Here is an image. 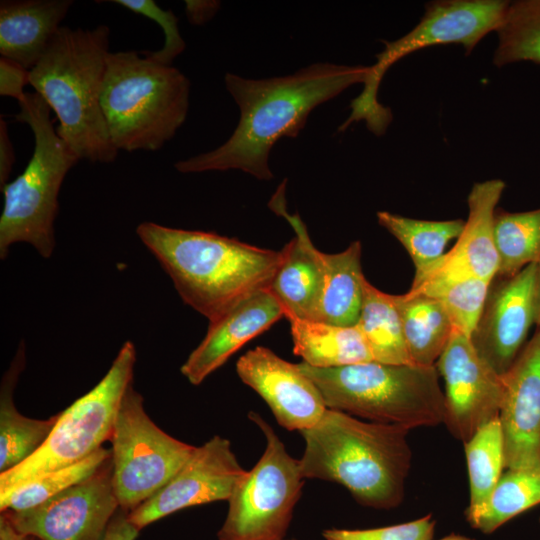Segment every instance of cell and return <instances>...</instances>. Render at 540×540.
I'll use <instances>...</instances> for the list:
<instances>
[{
	"label": "cell",
	"mask_w": 540,
	"mask_h": 540,
	"mask_svg": "<svg viewBox=\"0 0 540 540\" xmlns=\"http://www.w3.org/2000/svg\"><path fill=\"white\" fill-rule=\"evenodd\" d=\"M369 66L327 62L311 64L287 76L248 79L227 73V91L240 110L239 122L219 147L180 160V173L238 169L258 180L273 178L270 152L283 137H296L309 114L356 83H364Z\"/></svg>",
	"instance_id": "1"
},
{
	"label": "cell",
	"mask_w": 540,
	"mask_h": 540,
	"mask_svg": "<svg viewBox=\"0 0 540 540\" xmlns=\"http://www.w3.org/2000/svg\"><path fill=\"white\" fill-rule=\"evenodd\" d=\"M136 232L184 303L209 322L268 289L284 255L283 249H264L214 232L149 221L139 224Z\"/></svg>",
	"instance_id": "2"
},
{
	"label": "cell",
	"mask_w": 540,
	"mask_h": 540,
	"mask_svg": "<svg viewBox=\"0 0 540 540\" xmlns=\"http://www.w3.org/2000/svg\"><path fill=\"white\" fill-rule=\"evenodd\" d=\"M408 431L327 408L318 423L300 431L305 440L302 475L341 484L364 506L396 507L411 463Z\"/></svg>",
	"instance_id": "3"
},
{
	"label": "cell",
	"mask_w": 540,
	"mask_h": 540,
	"mask_svg": "<svg viewBox=\"0 0 540 540\" xmlns=\"http://www.w3.org/2000/svg\"><path fill=\"white\" fill-rule=\"evenodd\" d=\"M110 28L61 26L39 62L30 85L59 120L58 136L92 163H112L118 156L103 116L100 96L110 54Z\"/></svg>",
	"instance_id": "4"
},
{
	"label": "cell",
	"mask_w": 540,
	"mask_h": 540,
	"mask_svg": "<svg viewBox=\"0 0 540 540\" xmlns=\"http://www.w3.org/2000/svg\"><path fill=\"white\" fill-rule=\"evenodd\" d=\"M190 81L176 67L135 50L110 52L100 103L113 146L158 151L185 122Z\"/></svg>",
	"instance_id": "5"
},
{
	"label": "cell",
	"mask_w": 540,
	"mask_h": 540,
	"mask_svg": "<svg viewBox=\"0 0 540 540\" xmlns=\"http://www.w3.org/2000/svg\"><path fill=\"white\" fill-rule=\"evenodd\" d=\"M298 367L317 386L328 409L408 430L444 423V393L435 365L373 360L335 368L301 362Z\"/></svg>",
	"instance_id": "6"
},
{
	"label": "cell",
	"mask_w": 540,
	"mask_h": 540,
	"mask_svg": "<svg viewBox=\"0 0 540 540\" xmlns=\"http://www.w3.org/2000/svg\"><path fill=\"white\" fill-rule=\"evenodd\" d=\"M14 116L34 135L33 154L24 171L1 190L4 206L0 217V257L11 245L26 242L45 258L55 246L54 222L58 195L65 176L80 160L61 139L51 120V109L37 92L25 93Z\"/></svg>",
	"instance_id": "7"
},
{
	"label": "cell",
	"mask_w": 540,
	"mask_h": 540,
	"mask_svg": "<svg viewBox=\"0 0 540 540\" xmlns=\"http://www.w3.org/2000/svg\"><path fill=\"white\" fill-rule=\"evenodd\" d=\"M509 3L502 0L428 3L423 18L409 33L395 41H384V49L376 54V63L369 66L363 90L351 102V113L338 132L364 120L372 133L384 134L392 121V112L378 101L377 93L386 71L401 58L429 46L458 43L470 53L485 35L499 28Z\"/></svg>",
	"instance_id": "8"
},
{
	"label": "cell",
	"mask_w": 540,
	"mask_h": 540,
	"mask_svg": "<svg viewBox=\"0 0 540 540\" xmlns=\"http://www.w3.org/2000/svg\"><path fill=\"white\" fill-rule=\"evenodd\" d=\"M135 361L134 344L127 341L105 376L60 412L41 448L16 468L0 473V498L30 479L85 459L110 440L121 400L133 383Z\"/></svg>",
	"instance_id": "9"
},
{
	"label": "cell",
	"mask_w": 540,
	"mask_h": 540,
	"mask_svg": "<svg viewBox=\"0 0 540 540\" xmlns=\"http://www.w3.org/2000/svg\"><path fill=\"white\" fill-rule=\"evenodd\" d=\"M250 420L263 432L266 448L236 482L219 540H284L305 478L273 428L256 412Z\"/></svg>",
	"instance_id": "10"
},
{
	"label": "cell",
	"mask_w": 540,
	"mask_h": 540,
	"mask_svg": "<svg viewBox=\"0 0 540 540\" xmlns=\"http://www.w3.org/2000/svg\"><path fill=\"white\" fill-rule=\"evenodd\" d=\"M110 441L114 492L128 513L164 487L196 449L150 419L133 384L121 400Z\"/></svg>",
	"instance_id": "11"
},
{
	"label": "cell",
	"mask_w": 540,
	"mask_h": 540,
	"mask_svg": "<svg viewBox=\"0 0 540 540\" xmlns=\"http://www.w3.org/2000/svg\"><path fill=\"white\" fill-rule=\"evenodd\" d=\"M119 508L110 457L93 474L43 503L1 513L17 531L40 540H103Z\"/></svg>",
	"instance_id": "12"
},
{
	"label": "cell",
	"mask_w": 540,
	"mask_h": 540,
	"mask_svg": "<svg viewBox=\"0 0 540 540\" xmlns=\"http://www.w3.org/2000/svg\"><path fill=\"white\" fill-rule=\"evenodd\" d=\"M444 380V423L464 443L499 415L503 379L476 352L470 337L454 328L436 361Z\"/></svg>",
	"instance_id": "13"
},
{
	"label": "cell",
	"mask_w": 540,
	"mask_h": 540,
	"mask_svg": "<svg viewBox=\"0 0 540 540\" xmlns=\"http://www.w3.org/2000/svg\"><path fill=\"white\" fill-rule=\"evenodd\" d=\"M537 262L512 277L490 283L480 318L470 335L478 355L504 376L523 349L536 320Z\"/></svg>",
	"instance_id": "14"
},
{
	"label": "cell",
	"mask_w": 540,
	"mask_h": 540,
	"mask_svg": "<svg viewBox=\"0 0 540 540\" xmlns=\"http://www.w3.org/2000/svg\"><path fill=\"white\" fill-rule=\"evenodd\" d=\"M228 439L213 436L195 451L173 478L128 513L138 529L187 507L228 500L245 473Z\"/></svg>",
	"instance_id": "15"
},
{
	"label": "cell",
	"mask_w": 540,
	"mask_h": 540,
	"mask_svg": "<svg viewBox=\"0 0 540 540\" xmlns=\"http://www.w3.org/2000/svg\"><path fill=\"white\" fill-rule=\"evenodd\" d=\"M502 379L505 468L540 472V328Z\"/></svg>",
	"instance_id": "16"
},
{
	"label": "cell",
	"mask_w": 540,
	"mask_h": 540,
	"mask_svg": "<svg viewBox=\"0 0 540 540\" xmlns=\"http://www.w3.org/2000/svg\"><path fill=\"white\" fill-rule=\"evenodd\" d=\"M236 371L289 431L314 426L327 410L321 392L298 364L282 359L269 348L257 346L247 351L237 361Z\"/></svg>",
	"instance_id": "17"
},
{
	"label": "cell",
	"mask_w": 540,
	"mask_h": 540,
	"mask_svg": "<svg viewBox=\"0 0 540 540\" xmlns=\"http://www.w3.org/2000/svg\"><path fill=\"white\" fill-rule=\"evenodd\" d=\"M284 185L279 186L269 207L288 221L295 237L282 248V263L268 289L283 306L284 317L318 321L326 275L323 252L312 243L299 215L286 210Z\"/></svg>",
	"instance_id": "18"
},
{
	"label": "cell",
	"mask_w": 540,
	"mask_h": 540,
	"mask_svg": "<svg viewBox=\"0 0 540 540\" xmlns=\"http://www.w3.org/2000/svg\"><path fill=\"white\" fill-rule=\"evenodd\" d=\"M284 317L281 303L269 289L243 300L209 322L207 334L181 366V373L199 385L236 351Z\"/></svg>",
	"instance_id": "19"
},
{
	"label": "cell",
	"mask_w": 540,
	"mask_h": 540,
	"mask_svg": "<svg viewBox=\"0 0 540 540\" xmlns=\"http://www.w3.org/2000/svg\"><path fill=\"white\" fill-rule=\"evenodd\" d=\"M505 189L500 179L475 183L468 195V218L453 248L425 273L414 276H474L492 282L498 272L494 239L496 205Z\"/></svg>",
	"instance_id": "20"
},
{
	"label": "cell",
	"mask_w": 540,
	"mask_h": 540,
	"mask_svg": "<svg viewBox=\"0 0 540 540\" xmlns=\"http://www.w3.org/2000/svg\"><path fill=\"white\" fill-rule=\"evenodd\" d=\"M72 0H4L0 3V54L31 70L61 28Z\"/></svg>",
	"instance_id": "21"
},
{
	"label": "cell",
	"mask_w": 540,
	"mask_h": 540,
	"mask_svg": "<svg viewBox=\"0 0 540 540\" xmlns=\"http://www.w3.org/2000/svg\"><path fill=\"white\" fill-rule=\"evenodd\" d=\"M25 366L24 344L5 372L0 389V473L16 468L36 453L49 437L59 414L33 419L16 409L13 392Z\"/></svg>",
	"instance_id": "22"
},
{
	"label": "cell",
	"mask_w": 540,
	"mask_h": 540,
	"mask_svg": "<svg viewBox=\"0 0 540 540\" xmlns=\"http://www.w3.org/2000/svg\"><path fill=\"white\" fill-rule=\"evenodd\" d=\"M290 323L293 351L316 368H335L373 361L357 325L338 326L285 315Z\"/></svg>",
	"instance_id": "23"
},
{
	"label": "cell",
	"mask_w": 540,
	"mask_h": 540,
	"mask_svg": "<svg viewBox=\"0 0 540 540\" xmlns=\"http://www.w3.org/2000/svg\"><path fill=\"white\" fill-rule=\"evenodd\" d=\"M394 300L413 364L434 366L454 329L445 307L435 297L409 291Z\"/></svg>",
	"instance_id": "24"
},
{
	"label": "cell",
	"mask_w": 540,
	"mask_h": 540,
	"mask_svg": "<svg viewBox=\"0 0 540 540\" xmlns=\"http://www.w3.org/2000/svg\"><path fill=\"white\" fill-rule=\"evenodd\" d=\"M325 285L319 322L355 326L359 320L366 278L361 268V244L352 242L339 253H324Z\"/></svg>",
	"instance_id": "25"
},
{
	"label": "cell",
	"mask_w": 540,
	"mask_h": 540,
	"mask_svg": "<svg viewBox=\"0 0 540 540\" xmlns=\"http://www.w3.org/2000/svg\"><path fill=\"white\" fill-rule=\"evenodd\" d=\"M374 361L385 364H413L405 341L394 295L364 282L363 303L356 324Z\"/></svg>",
	"instance_id": "26"
},
{
	"label": "cell",
	"mask_w": 540,
	"mask_h": 540,
	"mask_svg": "<svg viewBox=\"0 0 540 540\" xmlns=\"http://www.w3.org/2000/svg\"><path fill=\"white\" fill-rule=\"evenodd\" d=\"M464 445L470 490L465 515L470 524L484 510L505 468L499 417L480 426Z\"/></svg>",
	"instance_id": "27"
},
{
	"label": "cell",
	"mask_w": 540,
	"mask_h": 540,
	"mask_svg": "<svg viewBox=\"0 0 540 540\" xmlns=\"http://www.w3.org/2000/svg\"><path fill=\"white\" fill-rule=\"evenodd\" d=\"M377 220L410 255L415 267L414 276L425 273L442 258L446 245L460 236L465 224L461 219L419 220L387 211L377 212Z\"/></svg>",
	"instance_id": "28"
},
{
	"label": "cell",
	"mask_w": 540,
	"mask_h": 540,
	"mask_svg": "<svg viewBox=\"0 0 540 540\" xmlns=\"http://www.w3.org/2000/svg\"><path fill=\"white\" fill-rule=\"evenodd\" d=\"M494 239L496 277H512L540 258V208L525 212L496 210Z\"/></svg>",
	"instance_id": "29"
},
{
	"label": "cell",
	"mask_w": 540,
	"mask_h": 540,
	"mask_svg": "<svg viewBox=\"0 0 540 540\" xmlns=\"http://www.w3.org/2000/svg\"><path fill=\"white\" fill-rule=\"evenodd\" d=\"M490 282L474 276L437 275L413 280L409 290L437 298L454 328L470 337L482 313Z\"/></svg>",
	"instance_id": "30"
},
{
	"label": "cell",
	"mask_w": 540,
	"mask_h": 540,
	"mask_svg": "<svg viewBox=\"0 0 540 540\" xmlns=\"http://www.w3.org/2000/svg\"><path fill=\"white\" fill-rule=\"evenodd\" d=\"M540 504V472L507 469L480 515L470 525L490 534L517 515Z\"/></svg>",
	"instance_id": "31"
},
{
	"label": "cell",
	"mask_w": 540,
	"mask_h": 540,
	"mask_svg": "<svg viewBox=\"0 0 540 540\" xmlns=\"http://www.w3.org/2000/svg\"><path fill=\"white\" fill-rule=\"evenodd\" d=\"M496 31L499 36L493 60L496 66L517 61L540 64V0L509 3Z\"/></svg>",
	"instance_id": "32"
},
{
	"label": "cell",
	"mask_w": 540,
	"mask_h": 540,
	"mask_svg": "<svg viewBox=\"0 0 540 540\" xmlns=\"http://www.w3.org/2000/svg\"><path fill=\"white\" fill-rule=\"evenodd\" d=\"M111 449L100 447L70 466L30 479L0 498V510L22 511L37 506L93 474L108 458Z\"/></svg>",
	"instance_id": "33"
},
{
	"label": "cell",
	"mask_w": 540,
	"mask_h": 540,
	"mask_svg": "<svg viewBox=\"0 0 540 540\" xmlns=\"http://www.w3.org/2000/svg\"><path fill=\"white\" fill-rule=\"evenodd\" d=\"M131 12L147 17L156 22L164 33V44L162 48L156 51H144L152 60L165 65H172L173 60L185 49L179 28L178 18L171 10L162 9L153 0H112Z\"/></svg>",
	"instance_id": "34"
},
{
	"label": "cell",
	"mask_w": 540,
	"mask_h": 540,
	"mask_svg": "<svg viewBox=\"0 0 540 540\" xmlns=\"http://www.w3.org/2000/svg\"><path fill=\"white\" fill-rule=\"evenodd\" d=\"M435 520L428 514L417 520L371 529H338L323 531L326 540H433Z\"/></svg>",
	"instance_id": "35"
},
{
	"label": "cell",
	"mask_w": 540,
	"mask_h": 540,
	"mask_svg": "<svg viewBox=\"0 0 540 540\" xmlns=\"http://www.w3.org/2000/svg\"><path fill=\"white\" fill-rule=\"evenodd\" d=\"M27 84L30 85V70L12 59L1 56L0 95L20 101L25 96L24 87Z\"/></svg>",
	"instance_id": "36"
},
{
	"label": "cell",
	"mask_w": 540,
	"mask_h": 540,
	"mask_svg": "<svg viewBox=\"0 0 540 540\" xmlns=\"http://www.w3.org/2000/svg\"><path fill=\"white\" fill-rule=\"evenodd\" d=\"M15 163V152L8 134L7 123L0 117V187L8 183Z\"/></svg>",
	"instance_id": "37"
},
{
	"label": "cell",
	"mask_w": 540,
	"mask_h": 540,
	"mask_svg": "<svg viewBox=\"0 0 540 540\" xmlns=\"http://www.w3.org/2000/svg\"><path fill=\"white\" fill-rule=\"evenodd\" d=\"M139 531L129 520L128 512L119 508L111 519L103 540H135Z\"/></svg>",
	"instance_id": "38"
},
{
	"label": "cell",
	"mask_w": 540,
	"mask_h": 540,
	"mask_svg": "<svg viewBox=\"0 0 540 540\" xmlns=\"http://www.w3.org/2000/svg\"><path fill=\"white\" fill-rule=\"evenodd\" d=\"M185 12L192 24H204L210 20L219 7L216 1H186Z\"/></svg>",
	"instance_id": "39"
},
{
	"label": "cell",
	"mask_w": 540,
	"mask_h": 540,
	"mask_svg": "<svg viewBox=\"0 0 540 540\" xmlns=\"http://www.w3.org/2000/svg\"><path fill=\"white\" fill-rule=\"evenodd\" d=\"M31 536L20 533L12 525L8 517L1 513L0 517V540H31Z\"/></svg>",
	"instance_id": "40"
},
{
	"label": "cell",
	"mask_w": 540,
	"mask_h": 540,
	"mask_svg": "<svg viewBox=\"0 0 540 540\" xmlns=\"http://www.w3.org/2000/svg\"><path fill=\"white\" fill-rule=\"evenodd\" d=\"M535 324L540 328V258L537 261L536 271V320Z\"/></svg>",
	"instance_id": "41"
},
{
	"label": "cell",
	"mask_w": 540,
	"mask_h": 540,
	"mask_svg": "<svg viewBox=\"0 0 540 540\" xmlns=\"http://www.w3.org/2000/svg\"><path fill=\"white\" fill-rule=\"evenodd\" d=\"M440 540H474V539H471V538H468L466 536L459 535V534H450V535H447V536L443 537Z\"/></svg>",
	"instance_id": "42"
},
{
	"label": "cell",
	"mask_w": 540,
	"mask_h": 540,
	"mask_svg": "<svg viewBox=\"0 0 540 540\" xmlns=\"http://www.w3.org/2000/svg\"><path fill=\"white\" fill-rule=\"evenodd\" d=\"M284 540H296V539H284Z\"/></svg>",
	"instance_id": "43"
}]
</instances>
